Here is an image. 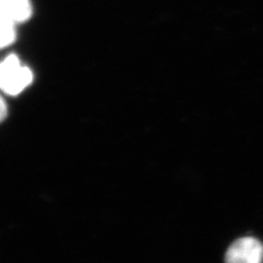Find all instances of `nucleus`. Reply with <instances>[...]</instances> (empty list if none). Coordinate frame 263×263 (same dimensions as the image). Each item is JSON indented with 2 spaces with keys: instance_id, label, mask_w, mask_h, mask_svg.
Returning <instances> with one entry per match:
<instances>
[{
  "instance_id": "nucleus-1",
  "label": "nucleus",
  "mask_w": 263,
  "mask_h": 263,
  "mask_svg": "<svg viewBox=\"0 0 263 263\" xmlns=\"http://www.w3.org/2000/svg\"><path fill=\"white\" fill-rule=\"evenodd\" d=\"M32 80V73L28 67H22L19 59L8 56L1 65V87L9 95L19 94Z\"/></svg>"
},
{
  "instance_id": "nucleus-2",
  "label": "nucleus",
  "mask_w": 263,
  "mask_h": 263,
  "mask_svg": "<svg viewBox=\"0 0 263 263\" xmlns=\"http://www.w3.org/2000/svg\"><path fill=\"white\" fill-rule=\"evenodd\" d=\"M262 258V243L254 237H244L230 245L226 263H261Z\"/></svg>"
},
{
  "instance_id": "nucleus-3",
  "label": "nucleus",
  "mask_w": 263,
  "mask_h": 263,
  "mask_svg": "<svg viewBox=\"0 0 263 263\" xmlns=\"http://www.w3.org/2000/svg\"><path fill=\"white\" fill-rule=\"evenodd\" d=\"M29 0H1V20L22 23L31 16Z\"/></svg>"
},
{
  "instance_id": "nucleus-4",
  "label": "nucleus",
  "mask_w": 263,
  "mask_h": 263,
  "mask_svg": "<svg viewBox=\"0 0 263 263\" xmlns=\"http://www.w3.org/2000/svg\"><path fill=\"white\" fill-rule=\"evenodd\" d=\"M5 115H6V107H5L4 101H2V103H1V119L2 120L5 118Z\"/></svg>"
}]
</instances>
